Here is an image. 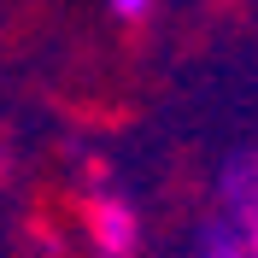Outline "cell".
<instances>
[{
  "label": "cell",
  "instance_id": "6da1fadb",
  "mask_svg": "<svg viewBox=\"0 0 258 258\" xmlns=\"http://www.w3.org/2000/svg\"><path fill=\"white\" fill-rule=\"evenodd\" d=\"M82 223H88V252L94 258H141V206L123 188L94 182L88 206H82Z\"/></svg>",
  "mask_w": 258,
  "mask_h": 258
},
{
  "label": "cell",
  "instance_id": "7a4b0ae2",
  "mask_svg": "<svg viewBox=\"0 0 258 258\" xmlns=\"http://www.w3.org/2000/svg\"><path fill=\"white\" fill-rule=\"evenodd\" d=\"M217 200H223L229 229L241 235L246 258H258V147H241L217 176Z\"/></svg>",
  "mask_w": 258,
  "mask_h": 258
},
{
  "label": "cell",
  "instance_id": "3957f363",
  "mask_svg": "<svg viewBox=\"0 0 258 258\" xmlns=\"http://www.w3.org/2000/svg\"><path fill=\"white\" fill-rule=\"evenodd\" d=\"M194 258H246L241 235L229 229V217H211V223H200V235H194Z\"/></svg>",
  "mask_w": 258,
  "mask_h": 258
},
{
  "label": "cell",
  "instance_id": "277c9868",
  "mask_svg": "<svg viewBox=\"0 0 258 258\" xmlns=\"http://www.w3.org/2000/svg\"><path fill=\"white\" fill-rule=\"evenodd\" d=\"M106 6H112V18H123V24H141L159 0H106Z\"/></svg>",
  "mask_w": 258,
  "mask_h": 258
}]
</instances>
